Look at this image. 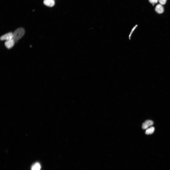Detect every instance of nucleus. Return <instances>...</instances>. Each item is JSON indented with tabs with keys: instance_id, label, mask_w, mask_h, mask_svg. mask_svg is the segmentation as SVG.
Masks as SVG:
<instances>
[{
	"instance_id": "obj_1",
	"label": "nucleus",
	"mask_w": 170,
	"mask_h": 170,
	"mask_svg": "<svg viewBox=\"0 0 170 170\" xmlns=\"http://www.w3.org/2000/svg\"><path fill=\"white\" fill-rule=\"evenodd\" d=\"M25 33L24 29L21 28L16 30L13 33V39L15 42L20 39L23 36Z\"/></svg>"
},
{
	"instance_id": "obj_2",
	"label": "nucleus",
	"mask_w": 170,
	"mask_h": 170,
	"mask_svg": "<svg viewBox=\"0 0 170 170\" xmlns=\"http://www.w3.org/2000/svg\"><path fill=\"white\" fill-rule=\"evenodd\" d=\"M13 33L12 32H9L6 34L0 37V39L1 40H8L13 38Z\"/></svg>"
},
{
	"instance_id": "obj_3",
	"label": "nucleus",
	"mask_w": 170,
	"mask_h": 170,
	"mask_svg": "<svg viewBox=\"0 0 170 170\" xmlns=\"http://www.w3.org/2000/svg\"><path fill=\"white\" fill-rule=\"evenodd\" d=\"M15 41L13 39L6 41L4 43V45L8 49H10L12 48L14 46Z\"/></svg>"
},
{
	"instance_id": "obj_4",
	"label": "nucleus",
	"mask_w": 170,
	"mask_h": 170,
	"mask_svg": "<svg viewBox=\"0 0 170 170\" xmlns=\"http://www.w3.org/2000/svg\"><path fill=\"white\" fill-rule=\"evenodd\" d=\"M153 124V122L152 120H146L143 123L142 126V128L144 129H147L149 127L152 125Z\"/></svg>"
},
{
	"instance_id": "obj_5",
	"label": "nucleus",
	"mask_w": 170,
	"mask_h": 170,
	"mask_svg": "<svg viewBox=\"0 0 170 170\" xmlns=\"http://www.w3.org/2000/svg\"><path fill=\"white\" fill-rule=\"evenodd\" d=\"M155 10L158 13L161 14L164 11L163 7L161 4H157L155 8Z\"/></svg>"
},
{
	"instance_id": "obj_6",
	"label": "nucleus",
	"mask_w": 170,
	"mask_h": 170,
	"mask_svg": "<svg viewBox=\"0 0 170 170\" xmlns=\"http://www.w3.org/2000/svg\"><path fill=\"white\" fill-rule=\"evenodd\" d=\"M43 3L45 5L50 7L53 6L55 4L54 0H44Z\"/></svg>"
},
{
	"instance_id": "obj_7",
	"label": "nucleus",
	"mask_w": 170,
	"mask_h": 170,
	"mask_svg": "<svg viewBox=\"0 0 170 170\" xmlns=\"http://www.w3.org/2000/svg\"><path fill=\"white\" fill-rule=\"evenodd\" d=\"M155 128L154 127H151L146 130L145 133L147 135L151 134L153 132Z\"/></svg>"
},
{
	"instance_id": "obj_8",
	"label": "nucleus",
	"mask_w": 170,
	"mask_h": 170,
	"mask_svg": "<svg viewBox=\"0 0 170 170\" xmlns=\"http://www.w3.org/2000/svg\"><path fill=\"white\" fill-rule=\"evenodd\" d=\"M40 166L39 164L37 163L35 164L32 167V170H40Z\"/></svg>"
},
{
	"instance_id": "obj_9",
	"label": "nucleus",
	"mask_w": 170,
	"mask_h": 170,
	"mask_svg": "<svg viewBox=\"0 0 170 170\" xmlns=\"http://www.w3.org/2000/svg\"><path fill=\"white\" fill-rule=\"evenodd\" d=\"M167 0H158V1L160 4L163 5L165 4Z\"/></svg>"
},
{
	"instance_id": "obj_10",
	"label": "nucleus",
	"mask_w": 170,
	"mask_h": 170,
	"mask_svg": "<svg viewBox=\"0 0 170 170\" xmlns=\"http://www.w3.org/2000/svg\"><path fill=\"white\" fill-rule=\"evenodd\" d=\"M149 1L151 3L154 4L157 3L158 0H149Z\"/></svg>"
},
{
	"instance_id": "obj_11",
	"label": "nucleus",
	"mask_w": 170,
	"mask_h": 170,
	"mask_svg": "<svg viewBox=\"0 0 170 170\" xmlns=\"http://www.w3.org/2000/svg\"><path fill=\"white\" fill-rule=\"evenodd\" d=\"M154 5V4H153V6Z\"/></svg>"
}]
</instances>
